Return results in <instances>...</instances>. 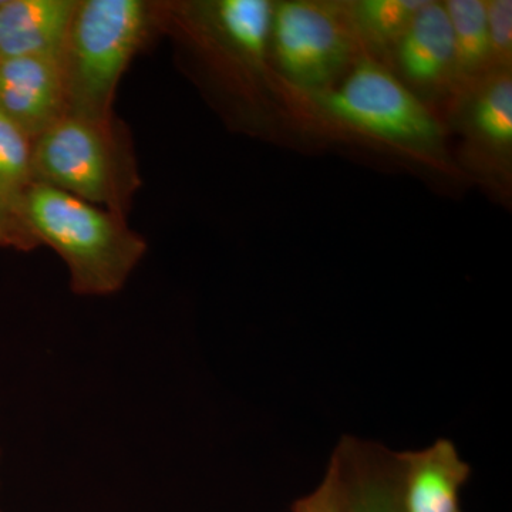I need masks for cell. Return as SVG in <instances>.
Wrapping results in <instances>:
<instances>
[{
    "label": "cell",
    "mask_w": 512,
    "mask_h": 512,
    "mask_svg": "<svg viewBox=\"0 0 512 512\" xmlns=\"http://www.w3.org/2000/svg\"><path fill=\"white\" fill-rule=\"evenodd\" d=\"M26 214L37 245H47L63 259L77 295L119 292L147 251L123 214L49 185L30 187Z\"/></svg>",
    "instance_id": "cell-1"
},
{
    "label": "cell",
    "mask_w": 512,
    "mask_h": 512,
    "mask_svg": "<svg viewBox=\"0 0 512 512\" xmlns=\"http://www.w3.org/2000/svg\"><path fill=\"white\" fill-rule=\"evenodd\" d=\"M150 23L143 0H77L62 52L66 114L113 123L114 94Z\"/></svg>",
    "instance_id": "cell-2"
},
{
    "label": "cell",
    "mask_w": 512,
    "mask_h": 512,
    "mask_svg": "<svg viewBox=\"0 0 512 512\" xmlns=\"http://www.w3.org/2000/svg\"><path fill=\"white\" fill-rule=\"evenodd\" d=\"M308 97L330 119L360 133L416 153L443 148L436 114L375 57H360L335 86Z\"/></svg>",
    "instance_id": "cell-3"
},
{
    "label": "cell",
    "mask_w": 512,
    "mask_h": 512,
    "mask_svg": "<svg viewBox=\"0 0 512 512\" xmlns=\"http://www.w3.org/2000/svg\"><path fill=\"white\" fill-rule=\"evenodd\" d=\"M35 183L123 214L131 190L113 123L64 114L32 141Z\"/></svg>",
    "instance_id": "cell-4"
},
{
    "label": "cell",
    "mask_w": 512,
    "mask_h": 512,
    "mask_svg": "<svg viewBox=\"0 0 512 512\" xmlns=\"http://www.w3.org/2000/svg\"><path fill=\"white\" fill-rule=\"evenodd\" d=\"M345 3L275 2L269 57L306 96L325 92L363 57Z\"/></svg>",
    "instance_id": "cell-5"
},
{
    "label": "cell",
    "mask_w": 512,
    "mask_h": 512,
    "mask_svg": "<svg viewBox=\"0 0 512 512\" xmlns=\"http://www.w3.org/2000/svg\"><path fill=\"white\" fill-rule=\"evenodd\" d=\"M390 56L396 76L421 101L456 104L453 32L443 2L427 0Z\"/></svg>",
    "instance_id": "cell-6"
},
{
    "label": "cell",
    "mask_w": 512,
    "mask_h": 512,
    "mask_svg": "<svg viewBox=\"0 0 512 512\" xmlns=\"http://www.w3.org/2000/svg\"><path fill=\"white\" fill-rule=\"evenodd\" d=\"M66 113L62 56L0 60V114L30 141Z\"/></svg>",
    "instance_id": "cell-7"
},
{
    "label": "cell",
    "mask_w": 512,
    "mask_h": 512,
    "mask_svg": "<svg viewBox=\"0 0 512 512\" xmlns=\"http://www.w3.org/2000/svg\"><path fill=\"white\" fill-rule=\"evenodd\" d=\"M403 512H460L458 498L470 467L448 440L416 453L399 454Z\"/></svg>",
    "instance_id": "cell-8"
},
{
    "label": "cell",
    "mask_w": 512,
    "mask_h": 512,
    "mask_svg": "<svg viewBox=\"0 0 512 512\" xmlns=\"http://www.w3.org/2000/svg\"><path fill=\"white\" fill-rule=\"evenodd\" d=\"M77 0H2L0 60L62 56Z\"/></svg>",
    "instance_id": "cell-9"
},
{
    "label": "cell",
    "mask_w": 512,
    "mask_h": 512,
    "mask_svg": "<svg viewBox=\"0 0 512 512\" xmlns=\"http://www.w3.org/2000/svg\"><path fill=\"white\" fill-rule=\"evenodd\" d=\"M454 109L460 111L473 154L510 167L512 154V76L497 72L478 83Z\"/></svg>",
    "instance_id": "cell-10"
},
{
    "label": "cell",
    "mask_w": 512,
    "mask_h": 512,
    "mask_svg": "<svg viewBox=\"0 0 512 512\" xmlns=\"http://www.w3.org/2000/svg\"><path fill=\"white\" fill-rule=\"evenodd\" d=\"M35 184L32 141L0 114V245L29 251L39 247L30 231L26 201Z\"/></svg>",
    "instance_id": "cell-11"
},
{
    "label": "cell",
    "mask_w": 512,
    "mask_h": 512,
    "mask_svg": "<svg viewBox=\"0 0 512 512\" xmlns=\"http://www.w3.org/2000/svg\"><path fill=\"white\" fill-rule=\"evenodd\" d=\"M204 9L211 29L231 52L252 66H262L268 60L275 2L217 0Z\"/></svg>",
    "instance_id": "cell-12"
},
{
    "label": "cell",
    "mask_w": 512,
    "mask_h": 512,
    "mask_svg": "<svg viewBox=\"0 0 512 512\" xmlns=\"http://www.w3.org/2000/svg\"><path fill=\"white\" fill-rule=\"evenodd\" d=\"M443 3L453 32L457 104L478 83L495 73L488 42L487 13L485 0H447Z\"/></svg>",
    "instance_id": "cell-13"
},
{
    "label": "cell",
    "mask_w": 512,
    "mask_h": 512,
    "mask_svg": "<svg viewBox=\"0 0 512 512\" xmlns=\"http://www.w3.org/2000/svg\"><path fill=\"white\" fill-rule=\"evenodd\" d=\"M426 3L427 0H356L345 5L363 49L392 55Z\"/></svg>",
    "instance_id": "cell-14"
},
{
    "label": "cell",
    "mask_w": 512,
    "mask_h": 512,
    "mask_svg": "<svg viewBox=\"0 0 512 512\" xmlns=\"http://www.w3.org/2000/svg\"><path fill=\"white\" fill-rule=\"evenodd\" d=\"M488 42L494 72H511L512 66V2L485 0Z\"/></svg>",
    "instance_id": "cell-15"
},
{
    "label": "cell",
    "mask_w": 512,
    "mask_h": 512,
    "mask_svg": "<svg viewBox=\"0 0 512 512\" xmlns=\"http://www.w3.org/2000/svg\"><path fill=\"white\" fill-rule=\"evenodd\" d=\"M293 512H349L343 483L342 458L336 454L322 484L308 497L302 498Z\"/></svg>",
    "instance_id": "cell-16"
},
{
    "label": "cell",
    "mask_w": 512,
    "mask_h": 512,
    "mask_svg": "<svg viewBox=\"0 0 512 512\" xmlns=\"http://www.w3.org/2000/svg\"><path fill=\"white\" fill-rule=\"evenodd\" d=\"M0 512H2V511H0Z\"/></svg>",
    "instance_id": "cell-17"
}]
</instances>
